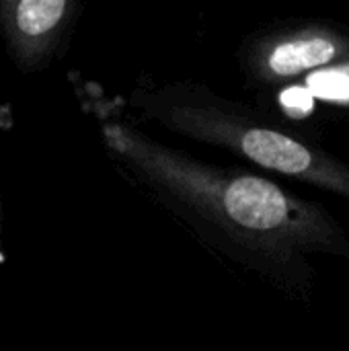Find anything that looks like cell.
<instances>
[{
    "mask_svg": "<svg viewBox=\"0 0 349 351\" xmlns=\"http://www.w3.org/2000/svg\"><path fill=\"white\" fill-rule=\"evenodd\" d=\"M101 138L115 162L206 245L276 282L300 253L348 247L325 212L265 177L204 162L121 119L103 117Z\"/></svg>",
    "mask_w": 349,
    "mask_h": 351,
    "instance_id": "6da1fadb",
    "label": "cell"
},
{
    "mask_svg": "<svg viewBox=\"0 0 349 351\" xmlns=\"http://www.w3.org/2000/svg\"><path fill=\"white\" fill-rule=\"evenodd\" d=\"M304 86L315 99L335 105H349V62L311 72Z\"/></svg>",
    "mask_w": 349,
    "mask_h": 351,
    "instance_id": "5b68a950",
    "label": "cell"
},
{
    "mask_svg": "<svg viewBox=\"0 0 349 351\" xmlns=\"http://www.w3.org/2000/svg\"><path fill=\"white\" fill-rule=\"evenodd\" d=\"M80 10L74 0H0V37L14 68H49L66 51Z\"/></svg>",
    "mask_w": 349,
    "mask_h": 351,
    "instance_id": "3957f363",
    "label": "cell"
},
{
    "mask_svg": "<svg viewBox=\"0 0 349 351\" xmlns=\"http://www.w3.org/2000/svg\"><path fill=\"white\" fill-rule=\"evenodd\" d=\"M280 101L292 117H304L313 111L315 97L309 93L306 86H290L282 93Z\"/></svg>",
    "mask_w": 349,
    "mask_h": 351,
    "instance_id": "8992f818",
    "label": "cell"
},
{
    "mask_svg": "<svg viewBox=\"0 0 349 351\" xmlns=\"http://www.w3.org/2000/svg\"><path fill=\"white\" fill-rule=\"evenodd\" d=\"M130 105L181 138L230 150L263 169L349 197L348 167L269 125L245 105L220 97L204 82L140 80L130 93Z\"/></svg>",
    "mask_w": 349,
    "mask_h": 351,
    "instance_id": "7a4b0ae2",
    "label": "cell"
},
{
    "mask_svg": "<svg viewBox=\"0 0 349 351\" xmlns=\"http://www.w3.org/2000/svg\"><path fill=\"white\" fill-rule=\"evenodd\" d=\"M341 43L331 35L292 33L251 41L243 49V68L251 80L278 82L327 68L341 56Z\"/></svg>",
    "mask_w": 349,
    "mask_h": 351,
    "instance_id": "277c9868",
    "label": "cell"
},
{
    "mask_svg": "<svg viewBox=\"0 0 349 351\" xmlns=\"http://www.w3.org/2000/svg\"><path fill=\"white\" fill-rule=\"evenodd\" d=\"M0 228H2V218H0ZM4 261V253H2V230H0V265Z\"/></svg>",
    "mask_w": 349,
    "mask_h": 351,
    "instance_id": "52a82bcc",
    "label": "cell"
}]
</instances>
